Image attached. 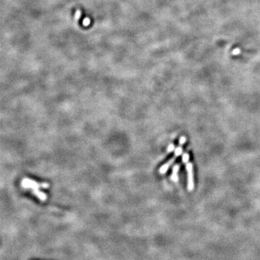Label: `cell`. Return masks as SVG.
<instances>
[{
	"instance_id": "cell-9",
	"label": "cell",
	"mask_w": 260,
	"mask_h": 260,
	"mask_svg": "<svg viewBox=\"0 0 260 260\" xmlns=\"http://www.w3.org/2000/svg\"><path fill=\"white\" fill-rule=\"evenodd\" d=\"M186 142H187V137H184V136H182L181 138L179 139V144H182V145H183V144H184Z\"/></svg>"
},
{
	"instance_id": "cell-4",
	"label": "cell",
	"mask_w": 260,
	"mask_h": 260,
	"mask_svg": "<svg viewBox=\"0 0 260 260\" xmlns=\"http://www.w3.org/2000/svg\"><path fill=\"white\" fill-rule=\"evenodd\" d=\"M180 165L176 164L173 166V170H172V174H171V180L174 182H177L178 180H179V176H178V173L179 171Z\"/></svg>"
},
{
	"instance_id": "cell-5",
	"label": "cell",
	"mask_w": 260,
	"mask_h": 260,
	"mask_svg": "<svg viewBox=\"0 0 260 260\" xmlns=\"http://www.w3.org/2000/svg\"><path fill=\"white\" fill-rule=\"evenodd\" d=\"M32 192L33 194L36 195V196L41 201H45L47 199V195L45 194V193L42 192V191H39L38 189H33V190H32Z\"/></svg>"
},
{
	"instance_id": "cell-6",
	"label": "cell",
	"mask_w": 260,
	"mask_h": 260,
	"mask_svg": "<svg viewBox=\"0 0 260 260\" xmlns=\"http://www.w3.org/2000/svg\"><path fill=\"white\" fill-rule=\"evenodd\" d=\"M174 153H175V157H179V156L181 155V153H182V144H179V146L177 147L176 148V150H174Z\"/></svg>"
},
{
	"instance_id": "cell-7",
	"label": "cell",
	"mask_w": 260,
	"mask_h": 260,
	"mask_svg": "<svg viewBox=\"0 0 260 260\" xmlns=\"http://www.w3.org/2000/svg\"><path fill=\"white\" fill-rule=\"evenodd\" d=\"M189 155L188 153H187V152H185V153L183 154L182 155V162L183 163H187L189 162Z\"/></svg>"
},
{
	"instance_id": "cell-3",
	"label": "cell",
	"mask_w": 260,
	"mask_h": 260,
	"mask_svg": "<svg viewBox=\"0 0 260 260\" xmlns=\"http://www.w3.org/2000/svg\"><path fill=\"white\" fill-rule=\"evenodd\" d=\"M176 158V157H175L174 156V158H171V159L169 160V161H168L167 163H166L163 166H162L160 168L159 172H160V173H161V174H164V173H166V172L168 170H169L170 166H171L172 164L174 163Z\"/></svg>"
},
{
	"instance_id": "cell-1",
	"label": "cell",
	"mask_w": 260,
	"mask_h": 260,
	"mask_svg": "<svg viewBox=\"0 0 260 260\" xmlns=\"http://www.w3.org/2000/svg\"><path fill=\"white\" fill-rule=\"evenodd\" d=\"M21 185H22L23 188L31 189L32 190H33V189H37L40 188V187H42V188L45 189L49 187V184H48V183L44 182L41 183H37L36 181H33L32 179H28V178H25V179L22 180V181H21Z\"/></svg>"
},
{
	"instance_id": "cell-8",
	"label": "cell",
	"mask_w": 260,
	"mask_h": 260,
	"mask_svg": "<svg viewBox=\"0 0 260 260\" xmlns=\"http://www.w3.org/2000/svg\"><path fill=\"white\" fill-rule=\"evenodd\" d=\"M174 148H175L174 144H173V143L170 144L169 145V147H168V148H167V152H168V153H170V152H173V150H174Z\"/></svg>"
},
{
	"instance_id": "cell-2",
	"label": "cell",
	"mask_w": 260,
	"mask_h": 260,
	"mask_svg": "<svg viewBox=\"0 0 260 260\" xmlns=\"http://www.w3.org/2000/svg\"><path fill=\"white\" fill-rule=\"evenodd\" d=\"M187 171L188 175V183H187V188L189 191L194 189V174H193V166L191 163H187Z\"/></svg>"
}]
</instances>
